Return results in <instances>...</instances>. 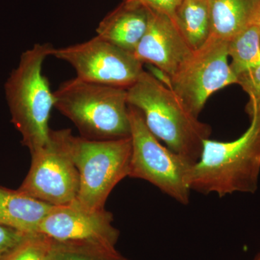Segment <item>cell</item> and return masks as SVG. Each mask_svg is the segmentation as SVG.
Returning a JSON list of instances; mask_svg holds the SVG:
<instances>
[{
  "label": "cell",
  "mask_w": 260,
  "mask_h": 260,
  "mask_svg": "<svg viewBox=\"0 0 260 260\" xmlns=\"http://www.w3.org/2000/svg\"><path fill=\"white\" fill-rule=\"evenodd\" d=\"M231 69L236 76L260 65V28L251 24L229 42Z\"/></svg>",
  "instance_id": "cell-16"
},
{
  "label": "cell",
  "mask_w": 260,
  "mask_h": 260,
  "mask_svg": "<svg viewBox=\"0 0 260 260\" xmlns=\"http://www.w3.org/2000/svg\"><path fill=\"white\" fill-rule=\"evenodd\" d=\"M126 90L128 104L141 112L157 139L191 164L199 160L211 128L200 121L167 84L144 71Z\"/></svg>",
  "instance_id": "cell-1"
},
{
  "label": "cell",
  "mask_w": 260,
  "mask_h": 260,
  "mask_svg": "<svg viewBox=\"0 0 260 260\" xmlns=\"http://www.w3.org/2000/svg\"><path fill=\"white\" fill-rule=\"evenodd\" d=\"M54 206L18 190L0 186V224L24 234L39 232Z\"/></svg>",
  "instance_id": "cell-13"
},
{
  "label": "cell",
  "mask_w": 260,
  "mask_h": 260,
  "mask_svg": "<svg viewBox=\"0 0 260 260\" xmlns=\"http://www.w3.org/2000/svg\"><path fill=\"white\" fill-rule=\"evenodd\" d=\"M51 56L66 61L84 81L127 89L143 74V63L99 36L86 42L59 48Z\"/></svg>",
  "instance_id": "cell-9"
},
{
  "label": "cell",
  "mask_w": 260,
  "mask_h": 260,
  "mask_svg": "<svg viewBox=\"0 0 260 260\" xmlns=\"http://www.w3.org/2000/svg\"><path fill=\"white\" fill-rule=\"evenodd\" d=\"M53 240L42 233L28 234L3 260H49Z\"/></svg>",
  "instance_id": "cell-18"
},
{
  "label": "cell",
  "mask_w": 260,
  "mask_h": 260,
  "mask_svg": "<svg viewBox=\"0 0 260 260\" xmlns=\"http://www.w3.org/2000/svg\"><path fill=\"white\" fill-rule=\"evenodd\" d=\"M150 11L148 28L134 54L143 64L155 66L169 82L194 50L170 17Z\"/></svg>",
  "instance_id": "cell-11"
},
{
  "label": "cell",
  "mask_w": 260,
  "mask_h": 260,
  "mask_svg": "<svg viewBox=\"0 0 260 260\" xmlns=\"http://www.w3.org/2000/svg\"><path fill=\"white\" fill-rule=\"evenodd\" d=\"M68 149L80 177V188L73 204L88 210L104 209L108 197L129 177L132 154L130 137L93 140L68 136Z\"/></svg>",
  "instance_id": "cell-5"
},
{
  "label": "cell",
  "mask_w": 260,
  "mask_h": 260,
  "mask_svg": "<svg viewBox=\"0 0 260 260\" xmlns=\"http://www.w3.org/2000/svg\"><path fill=\"white\" fill-rule=\"evenodd\" d=\"M54 49L50 44H36L24 51L5 85L12 122L30 153L45 145L50 134L54 96L43 74V64Z\"/></svg>",
  "instance_id": "cell-3"
},
{
  "label": "cell",
  "mask_w": 260,
  "mask_h": 260,
  "mask_svg": "<svg viewBox=\"0 0 260 260\" xmlns=\"http://www.w3.org/2000/svg\"><path fill=\"white\" fill-rule=\"evenodd\" d=\"M54 107L93 140L130 137L126 88L84 81L75 77L54 92Z\"/></svg>",
  "instance_id": "cell-4"
},
{
  "label": "cell",
  "mask_w": 260,
  "mask_h": 260,
  "mask_svg": "<svg viewBox=\"0 0 260 260\" xmlns=\"http://www.w3.org/2000/svg\"><path fill=\"white\" fill-rule=\"evenodd\" d=\"M174 22L191 49L196 50L211 35L210 0H181Z\"/></svg>",
  "instance_id": "cell-15"
},
{
  "label": "cell",
  "mask_w": 260,
  "mask_h": 260,
  "mask_svg": "<svg viewBox=\"0 0 260 260\" xmlns=\"http://www.w3.org/2000/svg\"><path fill=\"white\" fill-rule=\"evenodd\" d=\"M250 118V126L237 140H205L199 160L191 165L186 177L190 190L215 193L220 198L256 192L260 174V114Z\"/></svg>",
  "instance_id": "cell-2"
},
{
  "label": "cell",
  "mask_w": 260,
  "mask_h": 260,
  "mask_svg": "<svg viewBox=\"0 0 260 260\" xmlns=\"http://www.w3.org/2000/svg\"><path fill=\"white\" fill-rule=\"evenodd\" d=\"M251 260H260V251L257 253V254H256L255 256H254V257L253 258V259Z\"/></svg>",
  "instance_id": "cell-22"
},
{
  "label": "cell",
  "mask_w": 260,
  "mask_h": 260,
  "mask_svg": "<svg viewBox=\"0 0 260 260\" xmlns=\"http://www.w3.org/2000/svg\"><path fill=\"white\" fill-rule=\"evenodd\" d=\"M150 15V9L139 0H123L99 23L97 36L134 53L148 28Z\"/></svg>",
  "instance_id": "cell-12"
},
{
  "label": "cell",
  "mask_w": 260,
  "mask_h": 260,
  "mask_svg": "<svg viewBox=\"0 0 260 260\" xmlns=\"http://www.w3.org/2000/svg\"><path fill=\"white\" fill-rule=\"evenodd\" d=\"M132 154L129 177L143 179L183 205L189 203L186 177L191 162L160 143L147 127L141 112L129 105Z\"/></svg>",
  "instance_id": "cell-6"
},
{
  "label": "cell",
  "mask_w": 260,
  "mask_h": 260,
  "mask_svg": "<svg viewBox=\"0 0 260 260\" xmlns=\"http://www.w3.org/2000/svg\"><path fill=\"white\" fill-rule=\"evenodd\" d=\"M237 84L249 95L246 107L249 116L260 114V65L237 76Z\"/></svg>",
  "instance_id": "cell-19"
},
{
  "label": "cell",
  "mask_w": 260,
  "mask_h": 260,
  "mask_svg": "<svg viewBox=\"0 0 260 260\" xmlns=\"http://www.w3.org/2000/svg\"><path fill=\"white\" fill-rule=\"evenodd\" d=\"M228 58L229 42L210 36L169 80V87L195 116L212 94L237 84Z\"/></svg>",
  "instance_id": "cell-8"
},
{
  "label": "cell",
  "mask_w": 260,
  "mask_h": 260,
  "mask_svg": "<svg viewBox=\"0 0 260 260\" xmlns=\"http://www.w3.org/2000/svg\"><path fill=\"white\" fill-rule=\"evenodd\" d=\"M211 37L232 40L251 24L260 13V0H210Z\"/></svg>",
  "instance_id": "cell-14"
},
{
  "label": "cell",
  "mask_w": 260,
  "mask_h": 260,
  "mask_svg": "<svg viewBox=\"0 0 260 260\" xmlns=\"http://www.w3.org/2000/svg\"></svg>",
  "instance_id": "cell-24"
},
{
  "label": "cell",
  "mask_w": 260,
  "mask_h": 260,
  "mask_svg": "<svg viewBox=\"0 0 260 260\" xmlns=\"http://www.w3.org/2000/svg\"><path fill=\"white\" fill-rule=\"evenodd\" d=\"M70 132L51 129L47 143L30 153L31 166L19 191L53 206L75 201L80 177L68 149Z\"/></svg>",
  "instance_id": "cell-7"
},
{
  "label": "cell",
  "mask_w": 260,
  "mask_h": 260,
  "mask_svg": "<svg viewBox=\"0 0 260 260\" xmlns=\"http://www.w3.org/2000/svg\"><path fill=\"white\" fill-rule=\"evenodd\" d=\"M256 23H257L258 25H259V28H260V13L259 17H258L257 21H256Z\"/></svg>",
  "instance_id": "cell-23"
},
{
  "label": "cell",
  "mask_w": 260,
  "mask_h": 260,
  "mask_svg": "<svg viewBox=\"0 0 260 260\" xmlns=\"http://www.w3.org/2000/svg\"><path fill=\"white\" fill-rule=\"evenodd\" d=\"M27 234L0 224V260H3Z\"/></svg>",
  "instance_id": "cell-20"
},
{
  "label": "cell",
  "mask_w": 260,
  "mask_h": 260,
  "mask_svg": "<svg viewBox=\"0 0 260 260\" xmlns=\"http://www.w3.org/2000/svg\"><path fill=\"white\" fill-rule=\"evenodd\" d=\"M149 9L170 17L173 20H175L176 11L181 0H139Z\"/></svg>",
  "instance_id": "cell-21"
},
{
  "label": "cell",
  "mask_w": 260,
  "mask_h": 260,
  "mask_svg": "<svg viewBox=\"0 0 260 260\" xmlns=\"http://www.w3.org/2000/svg\"><path fill=\"white\" fill-rule=\"evenodd\" d=\"M49 260H129L116 247L93 243H64L53 241Z\"/></svg>",
  "instance_id": "cell-17"
},
{
  "label": "cell",
  "mask_w": 260,
  "mask_h": 260,
  "mask_svg": "<svg viewBox=\"0 0 260 260\" xmlns=\"http://www.w3.org/2000/svg\"><path fill=\"white\" fill-rule=\"evenodd\" d=\"M113 220L112 214L105 208L88 210L72 203L54 206L38 232L56 242L93 243L116 247L119 232Z\"/></svg>",
  "instance_id": "cell-10"
}]
</instances>
